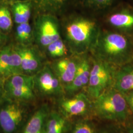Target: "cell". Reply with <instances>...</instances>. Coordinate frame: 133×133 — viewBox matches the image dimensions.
I'll return each mask as SVG.
<instances>
[{"label":"cell","instance_id":"cell-28","mask_svg":"<svg viewBox=\"0 0 133 133\" xmlns=\"http://www.w3.org/2000/svg\"><path fill=\"white\" fill-rule=\"evenodd\" d=\"M3 97H5L4 80L0 78V101Z\"/></svg>","mask_w":133,"mask_h":133},{"label":"cell","instance_id":"cell-6","mask_svg":"<svg viewBox=\"0 0 133 133\" xmlns=\"http://www.w3.org/2000/svg\"><path fill=\"white\" fill-rule=\"evenodd\" d=\"M59 107L66 117L86 116L92 114V102L85 93L80 92L71 98L61 100Z\"/></svg>","mask_w":133,"mask_h":133},{"label":"cell","instance_id":"cell-10","mask_svg":"<svg viewBox=\"0 0 133 133\" xmlns=\"http://www.w3.org/2000/svg\"><path fill=\"white\" fill-rule=\"evenodd\" d=\"M42 17L38 30V40L43 46H48L51 43L60 38V36L52 17L44 15Z\"/></svg>","mask_w":133,"mask_h":133},{"label":"cell","instance_id":"cell-32","mask_svg":"<svg viewBox=\"0 0 133 133\" xmlns=\"http://www.w3.org/2000/svg\"><path fill=\"white\" fill-rule=\"evenodd\" d=\"M132 1H133V0H132Z\"/></svg>","mask_w":133,"mask_h":133},{"label":"cell","instance_id":"cell-22","mask_svg":"<svg viewBox=\"0 0 133 133\" xmlns=\"http://www.w3.org/2000/svg\"><path fill=\"white\" fill-rule=\"evenodd\" d=\"M47 47L48 52L53 57H61L66 54V46L61 38L51 43Z\"/></svg>","mask_w":133,"mask_h":133},{"label":"cell","instance_id":"cell-29","mask_svg":"<svg viewBox=\"0 0 133 133\" xmlns=\"http://www.w3.org/2000/svg\"><path fill=\"white\" fill-rule=\"evenodd\" d=\"M6 36L0 31V48L6 42Z\"/></svg>","mask_w":133,"mask_h":133},{"label":"cell","instance_id":"cell-17","mask_svg":"<svg viewBox=\"0 0 133 133\" xmlns=\"http://www.w3.org/2000/svg\"><path fill=\"white\" fill-rule=\"evenodd\" d=\"M110 24L113 26L122 29L133 28V10L129 8H123L112 12L108 18Z\"/></svg>","mask_w":133,"mask_h":133},{"label":"cell","instance_id":"cell-9","mask_svg":"<svg viewBox=\"0 0 133 133\" xmlns=\"http://www.w3.org/2000/svg\"><path fill=\"white\" fill-rule=\"evenodd\" d=\"M95 27V23L91 20L77 19L68 26L66 33L72 42L80 44L85 43L89 39Z\"/></svg>","mask_w":133,"mask_h":133},{"label":"cell","instance_id":"cell-4","mask_svg":"<svg viewBox=\"0 0 133 133\" xmlns=\"http://www.w3.org/2000/svg\"><path fill=\"white\" fill-rule=\"evenodd\" d=\"M34 76L18 74L4 81L5 97L10 101L22 102L35 98Z\"/></svg>","mask_w":133,"mask_h":133},{"label":"cell","instance_id":"cell-14","mask_svg":"<svg viewBox=\"0 0 133 133\" xmlns=\"http://www.w3.org/2000/svg\"><path fill=\"white\" fill-rule=\"evenodd\" d=\"M122 93L133 90V65L122 66L116 70L112 86Z\"/></svg>","mask_w":133,"mask_h":133},{"label":"cell","instance_id":"cell-1","mask_svg":"<svg viewBox=\"0 0 133 133\" xmlns=\"http://www.w3.org/2000/svg\"><path fill=\"white\" fill-rule=\"evenodd\" d=\"M130 113L123 94L113 87L92 102V114L102 120L124 124L130 118Z\"/></svg>","mask_w":133,"mask_h":133},{"label":"cell","instance_id":"cell-31","mask_svg":"<svg viewBox=\"0 0 133 133\" xmlns=\"http://www.w3.org/2000/svg\"><path fill=\"white\" fill-rule=\"evenodd\" d=\"M5 1H6V0H0V4H2V3L4 2Z\"/></svg>","mask_w":133,"mask_h":133},{"label":"cell","instance_id":"cell-12","mask_svg":"<svg viewBox=\"0 0 133 133\" xmlns=\"http://www.w3.org/2000/svg\"><path fill=\"white\" fill-rule=\"evenodd\" d=\"M90 66L88 62L84 60L78 65L76 74L71 83L64 87V90L69 94H74L87 87L90 72Z\"/></svg>","mask_w":133,"mask_h":133},{"label":"cell","instance_id":"cell-2","mask_svg":"<svg viewBox=\"0 0 133 133\" xmlns=\"http://www.w3.org/2000/svg\"><path fill=\"white\" fill-rule=\"evenodd\" d=\"M97 49L101 60L113 65L125 63L132 52L128 39L123 35L114 32L102 34L98 41Z\"/></svg>","mask_w":133,"mask_h":133},{"label":"cell","instance_id":"cell-18","mask_svg":"<svg viewBox=\"0 0 133 133\" xmlns=\"http://www.w3.org/2000/svg\"><path fill=\"white\" fill-rule=\"evenodd\" d=\"M68 128L65 117L56 112L48 114L44 125V133H65Z\"/></svg>","mask_w":133,"mask_h":133},{"label":"cell","instance_id":"cell-11","mask_svg":"<svg viewBox=\"0 0 133 133\" xmlns=\"http://www.w3.org/2000/svg\"><path fill=\"white\" fill-rule=\"evenodd\" d=\"M21 58V66L22 74L31 76L39 71L41 61L37 54L30 48L15 47Z\"/></svg>","mask_w":133,"mask_h":133},{"label":"cell","instance_id":"cell-21","mask_svg":"<svg viewBox=\"0 0 133 133\" xmlns=\"http://www.w3.org/2000/svg\"><path fill=\"white\" fill-rule=\"evenodd\" d=\"M32 29L28 22L17 24L16 29V38L21 43L28 42L31 37Z\"/></svg>","mask_w":133,"mask_h":133},{"label":"cell","instance_id":"cell-25","mask_svg":"<svg viewBox=\"0 0 133 133\" xmlns=\"http://www.w3.org/2000/svg\"><path fill=\"white\" fill-rule=\"evenodd\" d=\"M120 125L121 124L116 123L106 125L99 133H127L124 127Z\"/></svg>","mask_w":133,"mask_h":133},{"label":"cell","instance_id":"cell-20","mask_svg":"<svg viewBox=\"0 0 133 133\" xmlns=\"http://www.w3.org/2000/svg\"><path fill=\"white\" fill-rule=\"evenodd\" d=\"M33 6L44 10L56 11L63 9L69 3V0H30Z\"/></svg>","mask_w":133,"mask_h":133},{"label":"cell","instance_id":"cell-30","mask_svg":"<svg viewBox=\"0 0 133 133\" xmlns=\"http://www.w3.org/2000/svg\"><path fill=\"white\" fill-rule=\"evenodd\" d=\"M6 1L9 3H11V2H14L16 1H25V0H6Z\"/></svg>","mask_w":133,"mask_h":133},{"label":"cell","instance_id":"cell-26","mask_svg":"<svg viewBox=\"0 0 133 133\" xmlns=\"http://www.w3.org/2000/svg\"><path fill=\"white\" fill-rule=\"evenodd\" d=\"M123 95L129 110L133 114V90L124 93Z\"/></svg>","mask_w":133,"mask_h":133},{"label":"cell","instance_id":"cell-16","mask_svg":"<svg viewBox=\"0 0 133 133\" xmlns=\"http://www.w3.org/2000/svg\"><path fill=\"white\" fill-rule=\"evenodd\" d=\"M48 115L47 106L41 107L29 120L22 133H44V125Z\"/></svg>","mask_w":133,"mask_h":133},{"label":"cell","instance_id":"cell-15","mask_svg":"<svg viewBox=\"0 0 133 133\" xmlns=\"http://www.w3.org/2000/svg\"><path fill=\"white\" fill-rule=\"evenodd\" d=\"M9 3L12 18L16 24L28 22L33 7L30 0L16 1Z\"/></svg>","mask_w":133,"mask_h":133},{"label":"cell","instance_id":"cell-7","mask_svg":"<svg viewBox=\"0 0 133 133\" xmlns=\"http://www.w3.org/2000/svg\"><path fill=\"white\" fill-rule=\"evenodd\" d=\"M35 87L45 96L61 95L64 87L56 74L48 66H44L34 76Z\"/></svg>","mask_w":133,"mask_h":133},{"label":"cell","instance_id":"cell-19","mask_svg":"<svg viewBox=\"0 0 133 133\" xmlns=\"http://www.w3.org/2000/svg\"><path fill=\"white\" fill-rule=\"evenodd\" d=\"M12 16L9 3L5 1L0 4V31H10L12 27Z\"/></svg>","mask_w":133,"mask_h":133},{"label":"cell","instance_id":"cell-5","mask_svg":"<svg viewBox=\"0 0 133 133\" xmlns=\"http://www.w3.org/2000/svg\"><path fill=\"white\" fill-rule=\"evenodd\" d=\"M24 108L18 102L9 100L0 109V127L4 133H14L22 123Z\"/></svg>","mask_w":133,"mask_h":133},{"label":"cell","instance_id":"cell-24","mask_svg":"<svg viewBox=\"0 0 133 133\" xmlns=\"http://www.w3.org/2000/svg\"><path fill=\"white\" fill-rule=\"evenodd\" d=\"M118 0H84L86 5L96 9L103 10L110 8Z\"/></svg>","mask_w":133,"mask_h":133},{"label":"cell","instance_id":"cell-13","mask_svg":"<svg viewBox=\"0 0 133 133\" xmlns=\"http://www.w3.org/2000/svg\"><path fill=\"white\" fill-rule=\"evenodd\" d=\"M78 63L70 59H64L57 62L54 72L64 87L71 83L76 74Z\"/></svg>","mask_w":133,"mask_h":133},{"label":"cell","instance_id":"cell-23","mask_svg":"<svg viewBox=\"0 0 133 133\" xmlns=\"http://www.w3.org/2000/svg\"><path fill=\"white\" fill-rule=\"evenodd\" d=\"M71 133H96V131L93 124L85 119L76 123Z\"/></svg>","mask_w":133,"mask_h":133},{"label":"cell","instance_id":"cell-8","mask_svg":"<svg viewBox=\"0 0 133 133\" xmlns=\"http://www.w3.org/2000/svg\"><path fill=\"white\" fill-rule=\"evenodd\" d=\"M22 74L21 58L15 47L9 45L0 49V78L5 81L15 75Z\"/></svg>","mask_w":133,"mask_h":133},{"label":"cell","instance_id":"cell-27","mask_svg":"<svg viewBox=\"0 0 133 133\" xmlns=\"http://www.w3.org/2000/svg\"><path fill=\"white\" fill-rule=\"evenodd\" d=\"M124 124V128L127 133H133V118H129Z\"/></svg>","mask_w":133,"mask_h":133},{"label":"cell","instance_id":"cell-3","mask_svg":"<svg viewBox=\"0 0 133 133\" xmlns=\"http://www.w3.org/2000/svg\"><path fill=\"white\" fill-rule=\"evenodd\" d=\"M116 69L113 65L102 60L95 62L91 69L87 95L94 99L104 91L112 87Z\"/></svg>","mask_w":133,"mask_h":133}]
</instances>
